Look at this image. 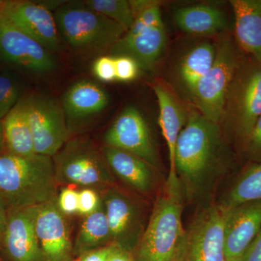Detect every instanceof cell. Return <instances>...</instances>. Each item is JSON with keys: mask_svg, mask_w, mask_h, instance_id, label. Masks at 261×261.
<instances>
[{"mask_svg": "<svg viewBox=\"0 0 261 261\" xmlns=\"http://www.w3.org/2000/svg\"><path fill=\"white\" fill-rule=\"evenodd\" d=\"M102 203L101 195L92 189L84 188L79 192L78 214L86 216L94 212Z\"/></svg>", "mask_w": 261, "mask_h": 261, "instance_id": "cell-31", "label": "cell"}, {"mask_svg": "<svg viewBox=\"0 0 261 261\" xmlns=\"http://www.w3.org/2000/svg\"><path fill=\"white\" fill-rule=\"evenodd\" d=\"M135 14L132 27L111 49V56H126L138 64L140 69L154 68L167 42V34L159 2L129 1Z\"/></svg>", "mask_w": 261, "mask_h": 261, "instance_id": "cell-4", "label": "cell"}, {"mask_svg": "<svg viewBox=\"0 0 261 261\" xmlns=\"http://www.w3.org/2000/svg\"><path fill=\"white\" fill-rule=\"evenodd\" d=\"M84 3L94 11L120 24L126 32L135 20L133 10L127 0H88Z\"/></svg>", "mask_w": 261, "mask_h": 261, "instance_id": "cell-27", "label": "cell"}, {"mask_svg": "<svg viewBox=\"0 0 261 261\" xmlns=\"http://www.w3.org/2000/svg\"><path fill=\"white\" fill-rule=\"evenodd\" d=\"M117 80L129 82L136 80L140 71V67L133 59L126 56L114 58Z\"/></svg>", "mask_w": 261, "mask_h": 261, "instance_id": "cell-30", "label": "cell"}, {"mask_svg": "<svg viewBox=\"0 0 261 261\" xmlns=\"http://www.w3.org/2000/svg\"><path fill=\"white\" fill-rule=\"evenodd\" d=\"M28 94H24L3 120L5 151L29 157L36 154L27 113Z\"/></svg>", "mask_w": 261, "mask_h": 261, "instance_id": "cell-22", "label": "cell"}, {"mask_svg": "<svg viewBox=\"0 0 261 261\" xmlns=\"http://www.w3.org/2000/svg\"><path fill=\"white\" fill-rule=\"evenodd\" d=\"M242 261H261V228L242 256Z\"/></svg>", "mask_w": 261, "mask_h": 261, "instance_id": "cell-34", "label": "cell"}, {"mask_svg": "<svg viewBox=\"0 0 261 261\" xmlns=\"http://www.w3.org/2000/svg\"><path fill=\"white\" fill-rule=\"evenodd\" d=\"M53 159L58 183L102 192L114 187L116 180L101 149L90 141H68Z\"/></svg>", "mask_w": 261, "mask_h": 261, "instance_id": "cell-7", "label": "cell"}, {"mask_svg": "<svg viewBox=\"0 0 261 261\" xmlns=\"http://www.w3.org/2000/svg\"><path fill=\"white\" fill-rule=\"evenodd\" d=\"M8 208L6 204L0 197V238L4 233L8 221Z\"/></svg>", "mask_w": 261, "mask_h": 261, "instance_id": "cell-37", "label": "cell"}, {"mask_svg": "<svg viewBox=\"0 0 261 261\" xmlns=\"http://www.w3.org/2000/svg\"><path fill=\"white\" fill-rule=\"evenodd\" d=\"M111 171L137 192L149 194L155 185L154 168L135 154L105 145L101 148Z\"/></svg>", "mask_w": 261, "mask_h": 261, "instance_id": "cell-20", "label": "cell"}, {"mask_svg": "<svg viewBox=\"0 0 261 261\" xmlns=\"http://www.w3.org/2000/svg\"><path fill=\"white\" fill-rule=\"evenodd\" d=\"M112 244L133 253L143 234L142 211L128 195L115 187L102 192Z\"/></svg>", "mask_w": 261, "mask_h": 261, "instance_id": "cell-14", "label": "cell"}, {"mask_svg": "<svg viewBox=\"0 0 261 261\" xmlns=\"http://www.w3.org/2000/svg\"><path fill=\"white\" fill-rule=\"evenodd\" d=\"M228 209L207 207L185 230L173 261H226L224 229Z\"/></svg>", "mask_w": 261, "mask_h": 261, "instance_id": "cell-9", "label": "cell"}, {"mask_svg": "<svg viewBox=\"0 0 261 261\" xmlns=\"http://www.w3.org/2000/svg\"><path fill=\"white\" fill-rule=\"evenodd\" d=\"M53 158L0 153V197L8 210L42 205L58 197Z\"/></svg>", "mask_w": 261, "mask_h": 261, "instance_id": "cell-2", "label": "cell"}, {"mask_svg": "<svg viewBox=\"0 0 261 261\" xmlns=\"http://www.w3.org/2000/svg\"><path fill=\"white\" fill-rule=\"evenodd\" d=\"M257 200H261V163H255L247 168L221 205L225 208L231 209L242 204Z\"/></svg>", "mask_w": 261, "mask_h": 261, "instance_id": "cell-26", "label": "cell"}, {"mask_svg": "<svg viewBox=\"0 0 261 261\" xmlns=\"http://www.w3.org/2000/svg\"><path fill=\"white\" fill-rule=\"evenodd\" d=\"M92 73L96 78L102 82H113L117 80L114 58L101 56L92 64Z\"/></svg>", "mask_w": 261, "mask_h": 261, "instance_id": "cell-29", "label": "cell"}, {"mask_svg": "<svg viewBox=\"0 0 261 261\" xmlns=\"http://www.w3.org/2000/svg\"><path fill=\"white\" fill-rule=\"evenodd\" d=\"M35 207L8 210L6 228L0 238L5 261H43L34 225Z\"/></svg>", "mask_w": 261, "mask_h": 261, "instance_id": "cell-16", "label": "cell"}, {"mask_svg": "<svg viewBox=\"0 0 261 261\" xmlns=\"http://www.w3.org/2000/svg\"><path fill=\"white\" fill-rule=\"evenodd\" d=\"M107 261H135V257H133L132 252L113 245L112 251L110 254Z\"/></svg>", "mask_w": 261, "mask_h": 261, "instance_id": "cell-36", "label": "cell"}, {"mask_svg": "<svg viewBox=\"0 0 261 261\" xmlns=\"http://www.w3.org/2000/svg\"><path fill=\"white\" fill-rule=\"evenodd\" d=\"M174 20L178 28L192 35H216L227 28L224 13L208 5L180 8L175 12Z\"/></svg>", "mask_w": 261, "mask_h": 261, "instance_id": "cell-23", "label": "cell"}, {"mask_svg": "<svg viewBox=\"0 0 261 261\" xmlns=\"http://www.w3.org/2000/svg\"><path fill=\"white\" fill-rule=\"evenodd\" d=\"M57 198L35 207L34 225L43 261H70L73 254L69 225Z\"/></svg>", "mask_w": 261, "mask_h": 261, "instance_id": "cell-15", "label": "cell"}, {"mask_svg": "<svg viewBox=\"0 0 261 261\" xmlns=\"http://www.w3.org/2000/svg\"><path fill=\"white\" fill-rule=\"evenodd\" d=\"M226 261H242V257L238 258L226 259Z\"/></svg>", "mask_w": 261, "mask_h": 261, "instance_id": "cell-39", "label": "cell"}, {"mask_svg": "<svg viewBox=\"0 0 261 261\" xmlns=\"http://www.w3.org/2000/svg\"><path fill=\"white\" fill-rule=\"evenodd\" d=\"M227 149L219 124L209 121L197 110L189 108L175 152L178 180L190 192L196 191L215 171L226 163Z\"/></svg>", "mask_w": 261, "mask_h": 261, "instance_id": "cell-1", "label": "cell"}, {"mask_svg": "<svg viewBox=\"0 0 261 261\" xmlns=\"http://www.w3.org/2000/svg\"><path fill=\"white\" fill-rule=\"evenodd\" d=\"M261 228V200L228 209L225 223L226 259L243 256Z\"/></svg>", "mask_w": 261, "mask_h": 261, "instance_id": "cell-19", "label": "cell"}, {"mask_svg": "<svg viewBox=\"0 0 261 261\" xmlns=\"http://www.w3.org/2000/svg\"><path fill=\"white\" fill-rule=\"evenodd\" d=\"M2 63H3V61H2L1 58H0V67H1Z\"/></svg>", "mask_w": 261, "mask_h": 261, "instance_id": "cell-41", "label": "cell"}, {"mask_svg": "<svg viewBox=\"0 0 261 261\" xmlns=\"http://www.w3.org/2000/svg\"><path fill=\"white\" fill-rule=\"evenodd\" d=\"M181 192L166 190L158 197L135 261H173L185 233Z\"/></svg>", "mask_w": 261, "mask_h": 261, "instance_id": "cell-5", "label": "cell"}, {"mask_svg": "<svg viewBox=\"0 0 261 261\" xmlns=\"http://www.w3.org/2000/svg\"><path fill=\"white\" fill-rule=\"evenodd\" d=\"M24 95L21 80L10 71H0V121L16 106Z\"/></svg>", "mask_w": 261, "mask_h": 261, "instance_id": "cell-28", "label": "cell"}, {"mask_svg": "<svg viewBox=\"0 0 261 261\" xmlns=\"http://www.w3.org/2000/svg\"><path fill=\"white\" fill-rule=\"evenodd\" d=\"M235 40L242 51L261 61V0H231Z\"/></svg>", "mask_w": 261, "mask_h": 261, "instance_id": "cell-21", "label": "cell"}, {"mask_svg": "<svg viewBox=\"0 0 261 261\" xmlns=\"http://www.w3.org/2000/svg\"><path fill=\"white\" fill-rule=\"evenodd\" d=\"M104 140L106 145L135 154L153 168L159 166V154L148 124L134 106H128L120 113Z\"/></svg>", "mask_w": 261, "mask_h": 261, "instance_id": "cell-13", "label": "cell"}, {"mask_svg": "<svg viewBox=\"0 0 261 261\" xmlns=\"http://www.w3.org/2000/svg\"><path fill=\"white\" fill-rule=\"evenodd\" d=\"M0 58L16 69L34 75L51 74L58 68L53 53L2 18Z\"/></svg>", "mask_w": 261, "mask_h": 261, "instance_id": "cell-11", "label": "cell"}, {"mask_svg": "<svg viewBox=\"0 0 261 261\" xmlns=\"http://www.w3.org/2000/svg\"><path fill=\"white\" fill-rule=\"evenodd\" d=\"M245 143L247 153L250 157L261 163V116L257 120Z\"/></svg>", "mask_w": 261, "mask_h": 261, "instance_id": "cell-33", "label": "cell"}, {"mask_svg": "<svg viewBox=\"0 0 261 261\" xmlns=\"http://www.w3.org/2000/svg\"><path fill=\"white\" fill-rule=\"evenodd\" d=\"M215 44L216 56L214 65L190 96L202 116L220 125L224 116L228 89L244 56L236 40L228 34L219 38Z\"/></svg>", "mask_w": 261, "mask_h": 261, "instance_id": "cell-6", "label": "cell"}, {"mask_svg": "<svg viewBox=\"0 0 261 261\" xmlns=\"http://www.w3.org/2000/svg\"><path fill=\"white\" fill-rule=\"evenodd\" d=\"M63 42L83 53L111 49L126 30L83 2H65L54 12Z\"/></svg>", "mask_w": 261, "mask_h": 261, "instance_id": "cell-3", "label": "cell"}, {"mask_svg": "<svg viewBox=\"0 0 261 261\" xmlns=\"http://www.w3.org/2000/svg\"><path fill=\"white\" fill-rule=\"evenodd\" d=\"M113 245L100 247L84 254L80 261H107L110 254L112 251Z\"/></svg>", "mask_w": 261, "mask_h": 261, "instance_id": "cell-35", "label": "cell"}, {"mask_svg": "<svg viewBox=\"0 0 261 261\" xmlns=\"http://www.w3.org/2000/svg\"><path fill=\"white\" fill-rule=\"evenodd\" d=\"M27 113L36 153L54 157L70 134L61 102L46 94H29Z\"/></svg>", "mask_w": 261, "mask_h": 261, "instance_id": "cell-10", "label": "cell"}, {"mask_svg": "<svg viewBox=\"0 0 261 261\" xmlns=\"http://www.w3.org/2000/svg\"><path fill=\"white\" fill-rule=\"evenodd\" d=\"M111 244V231L102 201L97 210L84 216L73 245V254L83 255Z\"/></svg>", "mask_w": 261, "mask_h": 261, "instance_id": "cell-24", "label": "cell"}, {"mask_svg": "<svg viewBox=\"0 0 261 261\" xmlns=\"http://www.w3.org/2000/svg\"><path fill=\"white\" fill-rule=\"evenodd\" d=\"M5 150L4 134H3V121H0V153Z\"/></svg>", "mask_w": 261, "mask_h": 261, "instance_id": "cell-38", "label": "cell"}, {"mask_svg": "<svg viewBox=\"0 0 261 261\" xmlns=\"http://www.w3.org/2000/svg\"><path fill=\"white\" fill-rule=\"evenodd\" d=\"M153 91L159 106V126L169 154L167 188L180 191V181L175 166V152L178 137L187 123L189 109L182 105L174 92L163 82L153 84Z\"/></svg>", "mask_w": 261, "mask_h": 261, "instance_id": "cell-18", "label": "cell"}, {"mask_svg": "<svg viewBox=\"0 0 261 261\" xmlns=\"http://www.w3.org/2000/svg\"><path fill=\"white\" fill-rule=\"evenodd\" d=\"M0 261H5L4 258L2 256L1 252H0Z\"/></svg>", "mask_w": 261, "mask_h": 261, "instance_id": "cell-40", "label": "cell"}, {"mask_svg": "<svg viewBox=\"0 0 261 261\" xmlns=\"http://www.w3.org/2000/svg\"><path fill=\"white\" fill-rule=\"evenodd\" d=\"M261 116V61L245 58L228 89L221 123L247 140Z\"/></svg>", "mask_w": 261, "mask_h": 261, "instance_id": "cell-8", "label": "cell"}, {"mask_svg": "<svg viewBox=\"0 0 261 261\" xmlns=\"http://www.w3.org/2000/svg\"><path fill=\"white\" fill-rule=\"evenodd\" d=\"M57 200L60 211L65 216L78 214L79 192L69 187L63 189Z\"/></svg>", "mask_w": 261, "mask_h": 261, "instance_id": "cell-32", "label": "cell"}, {"mask_svg": "<svg viewBox=\"0 0 261 261\" xmlns=\"http://www.w3.org/2000/svg\"><path fill=\"white\" fill-rule=\"evenodd\" d=\"M0 18L33 38L51 53L63 47L54 13L42 2L0 1Z\"/></svg>", "mask_w": 261, "mask_h": 261, "instance_id": "cell-12", "label": "cell"}, {"mask_svg": "<svg viewBox=\"0 0 261 261\" xmlns=\"http://www.w3.org/2000/svg\"><path fill=\"white\" fill-rule=\"evenodd\" d=\"M110 101L106 89L94 81L82 80L71 84L61 102L69 132L87 125L107 108Z\"/></svg>", "mask_w": 261, "mask_h": 261, "instance_id": "cell-17", "label": "cell"}, {"mask_svg": "<svg viewBox=\"0 0 261 261\" xmlns=\"http://www.w3.org/2000/svg\"><path fill=\"white\" fill-rule=\"evenodd\" d=\"M216 56V44L205 42L196 45L182 58L178 75L190 94L201 79L212 68Z\"/></svg>", "mask_w": 261, "mask_h": 261, "instance_id": "cell-25", "label": "cell"}]
</instances>
